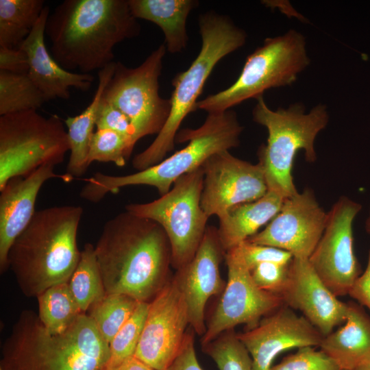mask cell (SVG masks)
I'll use <instances>...</instances> for the list:
<instances>
[{
  "label": "cell",
  "instance_id": "6da1fadb",
  "mask_svg": "<svg viewBox=\"0 0 370 370\" xmlns=\"http://www.w3.org/2000/svg\"><path fill=\"white\" fill-rule=\"evenodd\" d=\"M95 251L106 294L149 303L169 280V241L150 219L125 210L118 214L104 224Z\"/></svg>",
  "mask_w": 370,
  "mask_h": 370
},
{
  "label": "cell",
  "instance_id": "7a4b0ae2",
  "mask_svg": "<svg viewBox=\"0 0 370 370\" xmlns=\"http://www.w3.org/2000/svg\"><path fill=\"white\" fill-rule=\"evenodd\" d=\"M140 32L128 0H65L49 14L45 27L58 64L86 74L114 62L115 45Z\"/></svg>",
  "mask_w": 370,
  "mask_h": 370
},
{
  "label": "cell",
  "instance_id": "3957f363",
  "mask_svg": "<svg viewBox=\"0 0 370 370\" xmlns=\"http://www.w3.org/2000/svg\"><path fill=\"white\" fill-rule=\"evenodd\" d=\"M83 214L79 206H56L36 211L12 243L8 269L25 296L37 297L48 288L68 282L79 260L77 243Z\"/></svg>",
  "mask_w": 370,
  "mask_h": 370
},
{
  "label": "cell",
  "instance_id": "277c9868",
  "mask_svg": "<svg viewBox=\"0 0 370 370\" xmlns=\"http://www.w3.org/2000/svg\"><path fill=\"white\" fill-rule=\"evenodd\" d=\"M109 359V344L86 313L53 335L25 310L3 344L0 370H103Z\"/></svg>",
  "mask_w": 370,
  "mask_h": 370
},
{
  "label": "cell",
  "instance_id": "5b68a950",
  "mask_svg": "<svg viewBox=\"0 0 370 370\" xmlns=\"http://www.w3.org/2000/svg\"><path fill=\"white\" fill-rule=\"evenodd\" d=\"M243 127L235 112L208 113L201 126L185 129L178 132L175 141L188 144L160 162L136 173L125 175H111L97 172L85 179L79 196L88 201L97 203L106 194L116 193L128 186L147 185L156 188L162 196L183 175L198 167L212 155L238 147Z\"/></svg>",
  "mask_w": 370,
  "mask_h": 370
},
{
  "label": "cell",
  "instance_id": "8992f818",
  "mask_svg": "<svg viewBox=\"0 0 370 370\" xmlns=\"http://www.w3.org/2000/svg\"><path fill=\"white\" fill-rule=\"evenodd\" d=\"M199 26L201 37L199 53L187 70L173 79L169 116L151 144L133 158L132 166L136 170L160 162L174 149L178 129L186 116L196 110L197 99L214 67L246 41L245 31L224 15L212 12L201 14Z\"/></svg>",
  "mask_w": 370,
  "mask_h": 370
},
{
  "label": "cell",
  "instance_id": "52a82bcc",
  "mask_svg": "<svg viewBox=\"0 0 370 370\" xmlns=\"http://www.w3.org/2000/svg\"><path fill=\"white\" fill-rule=\"evenodd\" d=\"M256 99L253 119L268 132L267 144L258 149L259 162L264 169L268 189L286 199L298 193L292 176L296 153L302 149L308 162L316 160L314 143L328 123V112L321 104L308 113L299 103L272 110L262 96Z\"/></svg>",
  "mask_w": 370,
  "mask_h": 370
},
{
  "label": "cell",
  "instance_id": "ba28073f",
  "mask_svg": "<svg viewBox=\"0 0 370 370\" xmlns=\"http://www.w3.org/2000/svg\"><path fill=\"white\" fill-rule=\"evenodd\" d=\"M309 63L306 42L301 33L291 29L268 38L247 57L236 82L227 89L198 101L196 110L224 112L247 99L262 96L268 89L291 85Z\"/></svg>",
  "mask_w": 370,
  "mask_h": 370
},
{
  "label": "cell",
  "instance_id": "9c48e42d",
  "mask_svg": "<svg viewBox=\"0 0 370 370\" xmlns=\"http://www.w3.org/2000/svg\"><path fill=\"white\" fill-rule=\"evenodd\" d=\"M63 121L34 110L0 116V189L11 178L64 161L69 143Z\"/></svg>",
  "mask_w": 370,
  "mask_h": 370
},
{
  "label": "cell",
  "instance_id": "30bf717a",
  "mask_svg": "<svg viewBox=\"0 0 370 370\" xmlns=\"http://www.w3.org/2000/svg\"><path fill=\"white\" fill-rule=\"evenodd\" d=\"M204 177L202 167H198L179 177L160 198L125 207V211L163 228L171 247V266L176 271L193 258L208 227L209 217L201 206Z\"/></svg>",
  "mask_w": 370,
  "mask_h": 370
},
{
  "label": "cell",
  "instance_id": "8fae6325",
  "mask_svg": "<svg viewBox=\"0 0 370 370\" xmlns=\"http://www.w3.org/2000/svg\"><path fill=\"white\" fill-rule=\"evenodd\" d=\"M166 49L165 44H162L136 68L116 62L114 74L102 95L130 119L136 142L144 136L158 134L170 114V99L159 94Z\"/></svg>",
  "mask_w": 370,
  "mask_h": 370
},
{
  "label": "cell",
  "instance_id": "7c38bea8",
  "mask_svg": "<svg viewBox=\"0 0 370 370\" xmlns=\"http://www.w3.org/2000/svg\"><path fill=\"white\" fill-rule=\"evenodd\" d=\"M225 259L227 282L202 336V346L238 325L245 324L249 329L255 327L262 317L284 304L280 295L256 286L240 245L227 250Z\"/></svg>",
  "mask_w": 370,
  "mask_h": 370
},
{
  "label": "cell",
  "instance_id": "4fadbf2b",
  "mask_svg": "<svg viewBox=\"0 0 370 370\" xmlns=\"http://www.w3.org/2000/svg\"><path fill=\"white\" fill-rule=\"evenodd\" d=\"M362 206L342 196L328 212L325 230L308 260L327 287L336 296L348 295L360 275L354 252V219Z\"/></svg>",
  "mask_w": 370,
  "mask_h": 370
},
{
  "label": "cell",
  "instance_id": "5bb4252c",
  "mask_svg": "<svg viewBox=\"0 0 370 370\" xmlns=\"http://www.w3.org/2000/svg\"><path fill=\"white\" fill-rule=\"evenodd\" d=\"M188 325L187 305L173 276L149 302L134 356L155 370H166L182 349Z\"/></svg>",
  "mask_w": 370,
  "mask_h": 370
},
{
  "label": "cell",
  "instance_id": "9a60e30c",
  "mask_svg": "<svg viewBox=\"0 0 370 370\" xmlns=\"http://www.w3.org/2000/svg\"><path fill=\"white\" fill-rule=\"evenodd\" d=\"M201 167V206L209 217H219L234 206L258 200L268 190L262 164L237 158L229 150L212 155Z\"/></svg>",
  "mask_w": 370,
  "mask_h": 370
},
{
  "label": "cell",
  "instance_id": "2e32d148",
  "mask_svg": "<svg viewBox=\"0 0 370 370\" xmlns=\"http://www.w3.org/2000/svg\"><path fill=\"white\" fill-rule=\"evenodd\" d=\"M327 217L313 191L306 188L284 199L280 210L266 227L246 241L308 259L322 236Z\"/></svg>",
  "mask_w": 370,
  "mask_h": 370
},
{
  "label": "cell",
  "instance_id": "e0dca14e",
  "mask_svg": "<svg viewBox=\"0 0 370 370\" xmlns=\"http://www.w3.org/2000/svg\"><path fill=\"white\" fill-rule=\"evenodd\" d=\"M237 336L248 350L253 370H269L275 357L292 348L319 347L324 336L303 315L283 304Z\"/></svg>",
  "mask_w": 370,
  "mask_h": 370
},
{
  "label": "cell",
  "instance_id": "ac0fdd59",
  "mask_svg": "<svg viewBox=\"0 0 370 370\" xmlns=\"http://www.w3.org/2000/svg\"><path fill=\"white\" fill-rule=\"evenodd\" d=\"M225 254L217 228L208 226L193 258L174 275L187 305L189 325L199 336L206 330L205 308L208 299L223 293L226 285L219 271Z\"/></svg>",
  "mask_w": 370,
  "mask_h": 370
},
{
  "label": "cell",
  "instance_id": "d6986e66",
  "mask_svg": "<svg viewBox=\"0 0 370 370\" xmlns=\"http://www.w3.org/2000/svg\"><path fill=\"white\" fill-rule=\"evenodd\" d=\"M280 297L284 304L301 312L324 337L346 320L347 303L339 300L327 287L307 258L293 257Z\"/></svg>",
  "mask_w": 370,
  "mask_h": 370
},
{
  "label": "cell",
  "instance_id": "ffe728a7",
  "mask_svg": "<svg viewBox=\"0 0 370 370\" xmlns=\"http://www.w3.org/2000/svg\"><path fill=\"white\" fill-rule=\"evenodd\" d=\"M54 165L46 164L25 177L11 178L0 189V272L8 269L10 249L26 228L36 211L35 204L43 184L53 178L70 182L73 177L56 173Z\"/></svg>",
  "mask_w": 370,
  "mask_h": 370
},
{
  "label": "cell",
  "instance_id": "44dd1931",
  "mask_svg": "<svg viewBox=\"0 0 370 370\" xmlns=\"http://www.w3.org/2000/svg\"><path fill=\"white\" fill-rule=\"evenodd\" d=\"M50 9L45 5L31 33L19 47L29 61L27 75L47 101L69 99L70 88L88 91L94 82L91 74L73 73L63 69L48 51L45 43V27Z\"/></svg>",
  "mask_w": 370,
  "mask_h": 370
},
{
  "label": "cell",
  "instance_id": "7402d4cb",
  "mask_svg": "<svg viewBox=\"0 0 370 370\" xmlns=\"http://www.w3.org/2000/svg\"><path fill=\"white\" fill-rule=\"evenodd\" d=\"M344 325L325 336L319 348L341 370L370 365V316L358 303H347Z\"/></svg>",
  "mask_w": 370,
  "mask_h": 370
},
{
  "label": "cell",
  "instance_id": "603a6c76",
  "mask_svg": "<svg viewBox=\"0 0 370 370\" xmlns=\"http://www.w3.org/2000/svg\"><path fill=\"white\" fill-rule=\"evenodd\" d=\"M284 198L268 189L258 200L234 206L219 217L217 228L221 246L226 252L257 233L279 212Z\"/></svg>",
  "mask_w": 370,
  "mask_h": 370
},
{
  "label": "cell",
  "instance_id": "cb8c5ba5",
  "mask_svg": "<svg viewBox=\"0 0 370 370\" xmlns=\"http://www.w3.org/2000/svg\"><path fill=\"white\" fill-rule=\"evenodd\" d=\"M136 18L151 21L164 33L166 49L171 53L181 52L187 45L186 20L197 5L193 0H128Z\"/></svg>",
  "mask_w": 370,
  "mask_h": 370
},
{
  "label": "cell",
  "instance_id": "d4e9b609",
  "mask_svg": "<svg viewBox=\"0 0 370 370\" xmlns=\"http://www.w3.org/2000/svg\"><path fill=\"white\" fill-rule=\"evenodd\" d=\"M116 66L112 62L98 72V85L91 103L79 114L64 120L67 128L70 156L66 173L73 177L82 176L89 166L90 142L95 127L97 112L104 89L112 78Z\"/></svg>",
  "mask_w": 370,
  "mask_h": 370
},
{
  "label": "cell",
  "instance_id": "484cf974",
  "mask_svg": "<svg viewBox=\"0 0 370 370\" xmlns=\"http://www.w3.org/2000/svg\"><path fill=\"white\" fill-rule=\"evenodd\" d=\"M45 6L43 0H0V47L19 49Z\"/></svg>",
  "mask_w": 370,
  "mask_h": 370
},
{
  "label": "cell",
  "instance_id": "4316f807",
  "mask_svg": "<svg viewBox=\"0 0 370 370\" xmlns=\"http://www.w3.org/2000/svg\"><path fill=\"white\" fill-rule=\"evenodd\" d=\"M38 317L50 334L67 331L84 313L74 298L68 282L53 285L37 297Z\"/></svg>",
  "mask_w": 370,
  "mask_h": 370
},
{
  "label": "cell",
  "instance_id": "83f0119b",
  "mask_svg": "<svg viewBox=\"0 0 370 370\" xmlns=\"http://www.w3.org/2000/svg\"><path fill=\"white\" fill-rule=\"evenodd\" d=\"M69 288L84 313L102 299L106 291L96 258L95 245L86 243L78 264L68 282Z\"/></svg>",
  "mask_w": 370,
  "mask_h": 370
},
{
  "label": "cell",
  "instance_id": "f1b7e54d",
  "mask_svg": "<svg viewBox=\"0 0 370 370\" xmlns=\"http://www.w3.org/2000/svg\"><path fill=\"white\" fill-rule=\"evenodd\" d=\"M27 74L0 70V115L37 110L47 102Z\"/></svg>",
  "mask_w": 370,
  "mask_h": 370
},
{
  "label": "cell",
  "instance_id": "f546056e",
  "mask_svg": "<svg viewBox=\"0 0 370 370\" xmlns=\"http://www.w3.org/2000/svg\"><path fill=\"white\" fill-rule=\"evenodd\" d=\"M139 302L120 293H108L87 312L104 340L109 344L132 316Z\"/></svg>",
  "mask_w": 370,
  "mask_h": 370
},
{
  "label": "cell",
  "instance_id": "4dcf8cb0",
  "mask_svg": "<svg viewBox=\"0 0 370 370\" xmlns=\"http://www.w3.org/2000/svg\"><path fill=\"white\" fill-rule=\"evenodd\" d=\"M219 370H253L251 357L234 329L203 346Z\"/></svg>",
  "mask_w": 370,
  "mask_h": 370
},
{
  "label": "cell",
  "instance_id": "1f68e13d",
  "mask_svg": "<svg viewBox=\"0 0 370 370\" xmlns=\"http://www.w3.org/2000/svg\"><path fill=\"white\" fill-rule=\"evenodd\" d=\"M135 145L127 137L114 131L101 129L93 133L89 145L88 163L112 162L125 165Z\"/></svg>",
  "mask_w": 370,
  "mask_h": 370
},
{
  "label": "cell",
  "instance_id": "d6a6232c",
  "mask_svg": "<svg viewBox=\"0 0 370 370\" xmlns=\"http://www.w3.org/2000/svg\"><path fill=\"white\" fill-rule=\"evenodd\" d=\"M149 303L139 302L136 310L109 343L110 359L106 367H113L134 356L146 320Z\"/></svg>",
  "mask_w": 370,
  "mask_h": 370
},
{
  "label": "cell",
  "instance_id": "836d02e7",
  "mask_svg": "<svg viewBox=\"0 0 370 370\" xmlns=\"http://www.w3.org/2000/svg\"><path fill=\"white\" fill-rule=\"evenodd\" d=\"M269 370H341L336 363L321 349L304 347L271 366Z\"/></svg>",
  "mask_w": 370,
  "mask_h": 370
},
{
  "label": "cell",
  "instance_id": "e575fe53",
  "mask_svg": "<svg viewBox=\"0 0 370 370\" xmlns=\"http://www.w3.org/2000/svg\"><path fill=\"white\" fill-rule=\"evenodd\" d=\"M288 269L289 264L261 262L249 271L258 288L280 296L288 281Z\"/></svg>",
  "mask_w": 370,
  "mask_h": 370
},
{
  "label": "cell",
  "instance_id": "d590c367",
  "mask_svg": "<svg viewBox=\"0 0 370 370\" xmlns=\"http://www.w3.org/2000/svg\"><path fill=\"white\" fill-rule=\"evenodd\" d=\"M95 128L114 131L131 140L134 145L136 143L134 129L130 119L102 97L97 112Z\"/></svg>",
  "mask_w": 370,
  "mask_h": 370
},
{
  "label": "cell",
  "instance_id": "8d00e7d4",
  "mask_svg": "<svg viewBox=\"0 0 370 370\" xmlns=\"http://www.w3.org/2000/svg\"><path fill=\"white\" fill-rule=\"evenodd\" d=\"M239 245L249 269L261 262L289 264L293 258L290 252L274 247L254 244L247 241Z\"/></svg>",
  "mask_w": 370,
  "mask_h": 370
},
{
  "label": "cell",
  "instance_id": "74e56055",
  "mask_svg": "<svg viewBox=\"0 0 370 370\" xmlns=\"http://www.w3.org/2000/svg\"><path fill=\"white\" fill-rule=\"evenodd\" d=\"M0 70L18 74H27L29 61L21 49L0 47Z\"/></svg>",
  "mask_w": 370,
  "mask_h": 370
},
{
  "label": "cell",
  "instance_id": "f35d334b",
  "mask_svg": "<svg viewBox=\"0 0 370 370\" xmlns=\"http://www.w3.org/2000/svg\"><path fill=\"white\" fill-rule=\"evenodd\" d=\"M193 331H187L180 354L166 370H204L196 356Z\"/></svg>",
  "mask_w": 370,
  "mask_h": 370
},
{
  "label": "cell",
  "instance_id": "ab89813d",
  "mask_svg": "<svg viewBox=\"0 0 370 370\" xmlns=\"http://www.w3.org/2000/svg\"><path fill=\"white\" fill-rule=\"evenodd\" d=\"M348 295L370 311V249L367 267L356 280Z\"/></svg>",
  "mask_w": 370,
  "mask_h": 370
},
{
  "label": "cell",
  "instance_id": "60d3db41",
  "mask_svg": "<svg viewBox=\"0 0 370 370\" xmlns=\"http://www.w3.org/2000/svg\"><path fill=\"white\" fill-rule=\"evenodd\" d=\"M103 370H155L136 357L132 356L113 367H106Z\"/></svg>",
  "mask_w": 370,
  "mask_h": 370
},
{
  "label": "cell",
  "instance_id": "b9f144b4",
  "mask_svg": "<svg viewBox=\"0 0 370 370\" xmlns=\"http://www.w3.org/2000/svg\"><path fill=\"white\" fill-rule=\"evenodd\" d=\"M365 230H366L367 232L370 234V210H369V213L368 217H367V219L366 220V223H365Z\"/></svg>",
  "mask_w": 370,
  "mask_h": 370
},
{
  "label": "cell",
  "instance_id": "7bdbcfd3",
  "mask_svg": "<svg viewBox=\"0 0 370 370\" xmlns=\"http://www.w3.org/2000/svg\"><path fill=\"white\" fill-rule=\"evenodd\" d=\"M356 370H370V365L361 367Z\"/></svg>",
  "mask_w": 370,
  "mask_h": 370
}]
</instances>
